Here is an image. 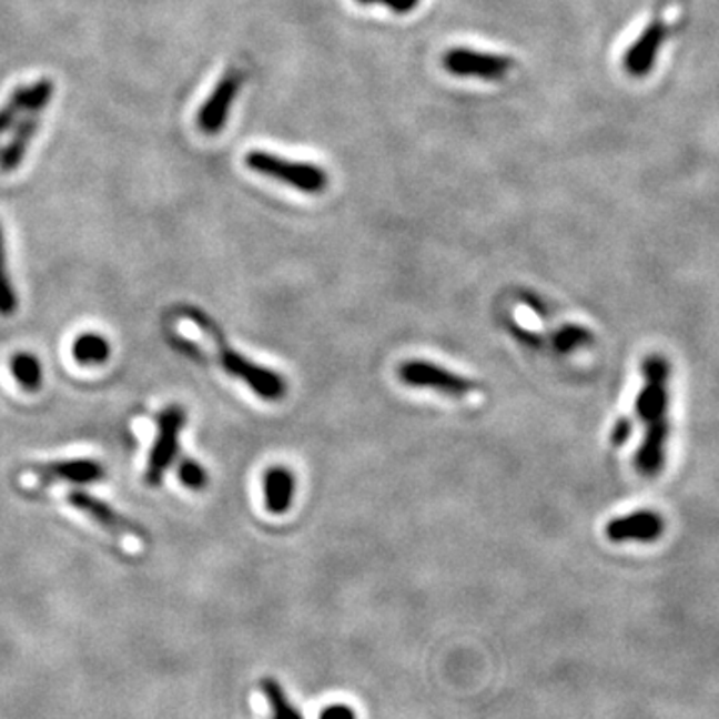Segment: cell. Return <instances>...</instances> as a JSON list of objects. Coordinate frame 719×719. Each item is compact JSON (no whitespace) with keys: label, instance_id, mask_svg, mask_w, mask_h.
Masks as SVG:
<instances>
[{"label":"cell","instance_id":"17","mask_svg":"<svg viewBox=\"0 0 719 719\" xmlns=\"http://www.w3.org/2000/svg\"><path fill=\"white\" fill-rule=\"evenodd\" d=\"M30 84H22L12 90L9 100L0 107V140L9 132L10 129L17 126V120L22 117V112L27 109L29 102Z\"/></svg>","mask_w":719,"mask_h":719},{"label":"cell","instance_id":"23","mask_svg":"<svg viewBox=\"0 0 719 719\" xmlns=\"http://www.w3.org/2000/svg\"><path fill=\"white\" fill-rule=\"evenodd\" d=\"M320 719H358V718H356V711H354V709L348 708V706H342V703H338V706H328V708L324 709V711L320 713Z\"/></svg>","mask_w":719,"mask_h":719},{"label":"cell","instance_id":"18","mask_svg":"<svg viewBox=\"0 0 719 719\" xmlns=\"http://www.w3.org/2000/svg\"><path fill=\"white\" fill-rule=\"evenodd\" d=\"M17 306H19V296H17V292L12 288V282H10L7 250H4V234H2V226H0V314L10 316V314H14Z\"/></svg>","mask_w":719,"mask_h":719},{"label":"cell","instance_id":"7","mask_svg":"<svg viewBox=\"0 0 719 719\" xmlns=\"http://www.w3.org/2000/svg\"><path fill=\"white\" fill-rule=\"evenodd\" d=\"M442 64L454 77L482 80L504 79L514 67V62L508 57L462 49V47L448 50L442 57Z\"/></svg>","mask_w":719,"mask_h":719},{"label":"cell","instance_id":"3","mask_svg":"<svg viewBox=\"0 0 719 719\" xmlns=\"http://www.w3.org/2000/svg\"><path fill=\"white\" fill-rule=\"evenodd\" d=\"M199 324L202 328L210 330L212 338L219 346V358L222 362V368L229 372L230 376L242 379L254 394H259L260 398L269 399V402H276L286 394V382L280 376L279 372L274 369L264 368L249 358H244L239 352L229 348V344L222 338L219 330L214 328L206 318H199Z\"/></svg>","mask_w":719,"mask_h":719},{"label":"cell","instance_id":"19","mask_svg":"<svg viewBox=\"0 0 719 719\" xmlns=\"http://www.w3.org/2000/svg\"><path fill=\"white\" fill-rule=\"evenodd\" d=\"M589 342H591V334L581 326H566L554 336V346L561 354H569L571 350L581 348Z\"/></svg>","mask_w":719,"mask_h":719},{"label":"cell","instance_id":"22","mask_svg":"<svg viewBox=\"0 0 719 719\" xmlns=\"http://www.w3.org/2000/svg\"><path fill=\"white\" fill-rule=\"evenodd\" d=\"M631 432H634V422L626 418V416L619 418L614 429H611V444L614 446H624L628 442L629 436H631Z\"/></svg>","mask_w":719,"mask_h":719},{"label":"cell","instance_id":"14","mask_svg":"<svg viewBox=\"0 0 719 719\" xmlns=\"http://www.w3.org/2000/svg\"><path fill=\"white\" fill-rule=\"evenodd\" d=\"M72 356L84 366H99L110 358L109 340L97 332H84L72 342Z\"/></svg>","mask_w":719,"mask_h":719},{"label":"cell","instance_id":"5","mask_svg":"<svg viewBox=\"0 0 719 719\" xmlns=\"http://www.w3.org/2000/svg\"><path fill=\"white\" fill-rule=\"evenodd\" d=\"M184 422H186V412L182 406L174 404V406H169L160 412L159 432H156L154 446L150 449L146 474H144L149 486H159L164 474L174 464L176 454H179L180 432L184 428Z\"/></svg>","mask_w":719,"mask_h":719},{"label":"cell","instance_id":"11","mask_svg":"<svg viewBox=\"0 0 719 719\" xmlns=\"http://www.w3.org/2000/svg\"><path fill=\"white\" fill-rule=\"evenodd\" d=\"M40 482L54 484V482H69V484H92L104 478V468L94 459H60L42 464L34 469Z\"/></svg>","mask_w":719,"mask_h":719},{"label":"cell","instance_id":"6","mask_svg":"<svg viewBox=\"0 0 719 719\" xmlns=\"http://www.w3.org/2000/svg\"><path fill=\"white\" fill-rule=\"evenodd\" d=\"M398 376L406 386L412 388H429L448 394V396H466L479 389L478 382L458 376L449 369L426 360H409L398 369Z\"/></svg>","mask_w":719,"mask_h":719},{"label":"cell","instance_id":"13","mask_svg":"<svg viewBox=\"0 0 719 719\" xmlns=\"http://www.w3.org/2000/svg\"><path fill=\"white\" fill-rule=\"evenodd\" d=\"M294 499V476L288 468H270L264 474V502L270 514L282 516L288 512Z\"/></svg>","mask_w":719,"mask_h":719},{"label":"cell","instance_id":"12","mask_svg":"<svg viewBox=\"0 0 719 719\" xmlns=\"http://www.w3.org/2000/svg\"><path fill=\"white\" fill-rule=\"evenodd\" d=\"M69 504L72 508L79 509L84 516H89L92 521H97L100 528L107 529L114 536H132L139 534V529L132 528L126 519L120 516L117 509L110 508L107 502L90 496L82 489H72L69 492Z\"/></svg>","mask_w":719,"mask_h":719},{"label":"cell","instance_id":"1","mask_svg":"<svg viewBox=\"0 0 719 719\" xmlns=\"http://www.w3.org/2000/svg\"><path fill=\"white\" fill-rule=\"evenodd\" d=\"M644 388L636 399V418L646 424V436L636 452V469L646 478L661 474L666 466L669 432V362L664 356H648L641 364Z\"/></svg>","mask_w":719,"mask_h":719},{"label":"cell","instance_id":"8","mask_svg":"<svg viewBox=\"0 0 719 719\" xmlns=\"http://www.w3.org/2000/svg\"><path fill=\"white\" fill-rule=\"evenodd\" d=\"M240 87H242V74L239 70L232 69L226 74H222V79L210 92L206 102L200 107L196 126L202 134L216 136L224 130L229 122L230 109L239 97Z\"/></svg>","mask_w":719,"mask_h":719},{"label":"cell","instance_id":"20","mask_svg":"<svg viewBox=\"0 0 719 719\" xmlns=\"http://www.w3.org/2000/svg\"><path fill=\"white\" fill-rule=\"evenodd\" d=\"M179 478L190 489H202L209 484V474L196 459L184 458L180 462Z\"/></svg>","mask_w":719,"mask_h":719},{"label":"cell","instance_id":"2","mask_svg":"<svg viewBox=\"0 0 719 719\" xmlns=\"http://www.w3.org/2000/svg\"><path fill=\"white\" fill-rule=\"evenodd\" d=\"M244 162L250 170L264 174L269 179L279 180L282 184H288L304 194H320L328 186L326 170L308 162L286 160L274 152L250 150Z\"/></svg>","mask_w":719,"mask_h":719},{"label":"cell","instance_id":"4","mask_svg":"<svg viewBox=\"0 0 719 719\" xmlns=\"http://www.w3.org/2000/svg\"><path fill=\"white\" fill-rule=\"evenodd\" d=\"M54 94V82L50 79H40L39 82L30 84L29 102L22 112V119L14 126V134L10 136L9 144L0 150V172L10 174L19 169L20 162L24 159L32 139L39 132L42 110L47 109Z\"/></svg>","mask_w":719,"mask_h":719},{"label":"cell","instance_id":"10","mask_svg":"<svg viewBox=\"0 0 719 719\" xmlns=\"http://www.w3.org/2000/svg\"><path fill=\"white\" fill-rule=\"evenodd\" d=\"M666 40V24L664 20H651L638 39L631 42L626 57H624V69L631 77H646L649 70L654 69L658 59L661 44Z\"/></svg>","mask_w":719,"mask_h":719},{"label":"cell","instance_id":"9","mask_svg":"<svg viewBox=\"0 0 719 719\" xmlns=\"http://www.w3.org/2000/svg\"><path fill=\"white\" fill-rule=\"evenodd\" d=\"M666 531V519L654 509H638L628 516L614 518L606 526V536L616 544L621 541H656Z\"/></svg>","mask_w":719,"mask_h":719},{"label":"cell","instance_id":"21","mask_svg":"<svg viewBox=\"0 0 719 719\" xmlns=\"http://www.w3.org/2000/svg\"><path fill=\"white\" fill-rule=\"evenodd\" d=\"M360 4H379L396 12V14H409L412 10L419 7V0H358Z\"/></svg>","mask_w":719,"mask_h":719},{"label":"cell","instance_id":"15","mask_svg":"<svg viewBox=\"0 0 719 719\" xmlns=\"http://www.w3.org/2000/svg\"><path fill=\"white\" fill-rule=\"evenodd\" d=\"M10 374L27 392H37L42 386V366L39 358L29 352H19L10 358Z\"/></svg>","mask_w":719,"mask_h":719},{"label":"cell","instance_id":"16","mask_svg":"<svg viewBox=\"0 0 719 719\" xmlns=\"http://www.w3.org/2000/svg\"><path fill=\"white\" fill-rule=\"evenodd\" d=\"M262 693L266 696L272 718L270 719H304L298 709L292 706L286 691L282 689L279 681L274 678H264L260 681Z\"/></svg>","mask_w":719,"mask_h":719}]
</instances>
